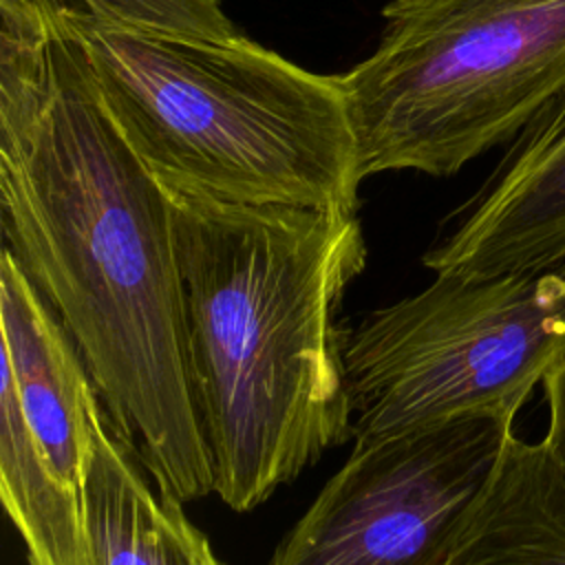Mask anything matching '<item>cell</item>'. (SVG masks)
I'll use <instances>...</instances> for the list:
<instances>
[{"mask_svg": "<svg viewBox=\"0 0 565 565\" xmlns=\"http://www.w3.org/2000/svg\"><path fill=\"white\" fill-rule=\"evenodd\" d=\"M565 358V263L435 274L344 335L351 439L375 444L466 417H514Z\"/></svg>", "mask_w": 565, "mask_h": 565, "instance_id": "obj_5", "label": "cell"}, {"mask_svg": "<svg viewBox=\"0 0 565 565\" xmlns=\"http://www.w3.org/2000/svg\"><path fill=\"white\" fill-rule=\"evenodd\" d=\"M342 73L358 172L450 177L565 95V0H391Z\"/></svg>", "mask_w": 565, "mask_h": 565, "instance_id": "obj_4", "label": "cell"}, {"mask_svg": "<svg viewBox=\"0 0 565 565\" xmlns=\"http://www.w3.org/2000/svg\"><path fill=\"white\" fill-rule=\"evenodd\" d=\"M0 216L154 486L181 503L214 492L168 194L102 106L75 38H0Z\"/></svg>", "mask_w": 565, "mask_h": 565, "instance_id": "obj_1", "label": "cell"}, {"mask_svg": "<svg viewBox=\"0 0 565 565\" xmlns=\"http://www.w3.org/2000/svg\"><path fill=\"white\" fill-rule=\"evenodd\" d=\"M547 402V433L541 439L565 472V358L543 380Z\"/></svg>", "mask_w": 565, "mask_h": 565, "instance_id": "obj_13", "label": "cell"}, {"mask_svg": "<svg viewBox=\"0 0 565 565\" xmlns=\"http://www.w3.org/2000/svg\"><path fill=\"white\" fill-rule=\"evenodd\" d=\"M441 565H565V472L543 441L510 435Z\"/></svg>", "mask_w": 565, "mask_h": 565, "instance_id": "obj_10", "label": "cell"}, {"mask_svg": "<svg viewBox=\"0 0 565 565\" xmlns=\"http://www.w3.org/2000/svg\"><path fill=\"white\" fill-rule=\"evenodd\" d=\"M565 263V95L512 143L424 265L466 276H510Z\"/></svg>", "mask_w": 565, "mask_h": 565, "instance_id": "obj_7", "label": "cell"}, {"mask_svg": "<svg viewBox=\"0 0 565 565\" xmlns=\"http://www.w3.org/2000/svg\"><path fill=\"white\" fill-rule=\"evenodd\" d=\"M163 188L214 492L247 512L351 439L338 316L362 227L351 210Z\"/></svg>", "mask_w": 565, "mask_h": 565, "instance_id": "obj_2", "label": "cell"}, {"mask_svg": "<svg viewBox=\"0 0 565 565\" xmlns=\"http://www.w3.org/2000/svg\"><path fill=\"white\" fill-rule=\"evenodd\" d=\"M88 565H223L181 501L159 490L102 413L82 477Z\"/></svg>", "mask_w": 565, "mask_h": 565, "instance_id": "obj_9", "label": "cell"}, {"mask_svg": "<svg viewBox=\"0 0 565 565\" xmlns=\"http://www.w3.org/2000/svg\"><path fill=\"white\" fill-rule=\"evenodd\" d=\"M73 38L102 106L159 183L234 203L358 210L342 75L302 68L243 33Z\"/></svg>", "mask_w": 565, "mask_h": 565, "instance_id": "obj_3", "label": "cell"}, {"mask_svg": "<svg viewBox=\"0 0 565 565\" xmlns=\"http://www.w3.org/2000/svg\"><path fill=\"white\" fill-rule=\"evenodd\" d=\"M2 377L57 472L82 488L97 417L104 413L88 369L55 311L2 245Z\"/></svg>", "mask_w": 565, "mask_h": 565, "instance_id": "obj_8", "label": "cell"}, {"mask_svg": "<svg viewBox=\"0 0 565 565\" xmlns=\"http://www.w3.org/2000/svg\"><path fill=\"white\" fill-rule=\"evenodd\" d=\"M225 0H0L2 38H73L88 29L230 40Z\"/></svg>", "mask_w": 565, "mask_h": 565, "instance_id": "obj_12", "label": "cell"}, {"mask_svg": "<svg viewBox=\"0 0 565 565\" xmlns=\"http://www.w3.org/2000/svg\"><path fill=\"white\" fill-rule=\"evenodd\" d=\"M512 422L481 415L355 444L269 565H441Z\"/></svg>", "mask_w": 565, "mask_h": 565, "instance_id": "obj_6", "label": "cell"}, {"mask_svg": "<svg viewBox=\"0 0 565 565\" xmlns=\"http://www.w3.org/2000/svg\"><path fill=\"white\" fill-rule=\"evenodd\" d=\"M0 494L29 565H88L82 488L42 450L7 377L0 388Z\"/></svg>", "mask_w": 565, "mask_h": 565, "instance_id": "obj_11", "label": "cell"}]
</instances>
